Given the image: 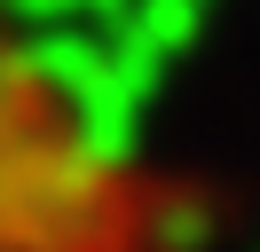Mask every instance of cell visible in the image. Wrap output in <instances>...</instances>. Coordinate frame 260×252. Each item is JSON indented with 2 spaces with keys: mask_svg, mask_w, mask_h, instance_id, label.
<instances>
[{
  "mask_svg": "<svg viewBox=\"0 0 260 252\" xmlns=\"http://www.w3.org/2000/svg\"><path fill=\"white\" fill-rule=\"evenodd\" d=\"M205 197L174 173L32 0H0V252H197Z\"/></svg>",
  "mask_w": 260,
  "mask_h": 252,
  "instance_id": "1",
  "label": "cell"
}]
</instances>
